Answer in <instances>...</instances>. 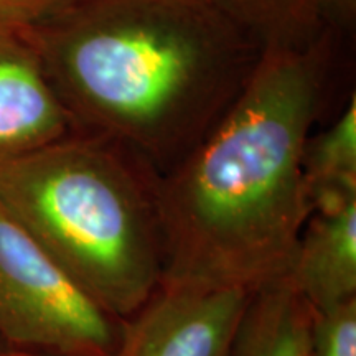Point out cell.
Returning <instances> with one entry per match:
<instances>
[{
	"label": "cell",
	"mask_w": 356,
	"mask_h": 356,
	"mask_svg": "<svg viewBox=\"0 0 356 356\" xmlns=\"http://www.w3.org/2000/svg\"><path fill=\"white\" fill-rule=\"evenodd\" d=\"M332 30L299 50H264L221 121L162 173V284L256 292L286 277L312 207L305 144L337 56Z\"/></svg>",
	"instance_id": "1"
},
{
	"label": "cell",
	"mask_w": 356,
	"mask_h": 356,
	"mask_svg": "<svg viewBox=\"0 0 356 356\" xmlns=\"http://www.w3.org/2000/svg\"><path fill=\"white\" fill-rule=\"evenodd\" d=\"M15 355H22V353H15V351L8 350L7 346L0 341V356H15Z\"/></svg>",
	"instance_id": "14"
},
{
	"label": "cell",
	"mask_w": 356,
	"mask_h": 356,
	"mask_svg": "<svg viewBox=\"0 0 356 356\" xmlns=\"http://www.w3.org/2000/svg\"><path fill=\"white\" fill-rule=\"evenodd\" d=\"M78 132L25 32H0V168Z\"/></svg>",
	"instance_id": "6"
},
{
	"label": "cell",
	"mask_w": 356,
	"mask_h": 356,
	"mask_svg": "<svg viewBox=\"0 0 356 356\" xmlns=\"http://www.w3.org/2000/svg\"><path fill=\"white\" fill-rule=\"evenodd\" d=\"M122 327L0 202V341L15 353L113 356Z\"/></svg>",
	"instance_id": "4"
},
{
	"label": "cell",
	"mask_w": 356,
	"mask_h": 356,
	"mask_svg": "<svg viewBox=\"0 0 356 356\" xmlns=\"http://www.w3.org/2000/svg\"><path fill=\"white\" fill-rule=\"evenodd\" d=\"M15 356H55V355H40V353H22Z\"/></svg>",
	"instance_id": "15"
},
{
	"label": "cell",
	"mask_w": 356,
	"mask_h": 356,
	"mask_svg": "<svg viewBox=\"0 0 356 356\" xmlns=\"http://www.w3.org/2000/svg\"><path fill=\"white\" fill-rule=\"evenodd\" d=\"M160 173L122 142L74 132L0 168V202L119 320L162 284Z\"/></svg>",
	"instance_id": "3"
},
{
	"label": "cell",
	"mask_w": 356,
	"mask_h": 356,
	"mask_svg": "<svg viewBox=\"0 0 356 356\" xmlns=\"http://www.w3.org/2000/svg\"><path fill=\"white\" fill-rule=\"evenodd\" d=\"M246 32L262 50H299L328 32L318 0H198Z\"/></svg>",
	"instance_id": "9"
},
{
	"label": "cell",
	"mask_w": 356,
	"mask_h": 356,
	"mask_svg": "<svg viewBox=\"0 0 356 356\" xmlns=\"http://www.w3.org/2000/svg\"><path fill=\"white\" fill-rule=\"evenodd\" d=\"M25 33L76 131L122 142L160 175L221 121L264 53L198 0H76Z\"/></svg>",
	"instance_id": "2"
},
{
	"label": "cell",
	"mask_w": 356,
	"mask_h": 356,
	"mask_svg": "<svg viewBox=\"0 0 356 356\" xmlns=\"http://www.w3.org/2000/svg\"><path fill=\"white\" fill-rule=\"evenodd\" d=\"M251 293L165 286L124 320L113 356H228Z\"/></svg>",
	"instance_id": "5"
},
{
	"label": "cell",
	"mask_w": 356,
	"mask_h": 356,
	"mask_svg": "<svg viewBox=\"0 0 356 356\" xmlns=\"http://www.w3.org/2000/svg\"><path fill=\"white\" fill-rule=\"evenodd\" d=\"M322 20L335 33L348 32L355 25L356 0H318Z\"/></svg>",
	"instance_id": "13"
},
{
	"label": "cell",
	"mask_w": 356,
	"mask_h": 356,
	"mask_svg": "<svg viewBox=\"0 0 356 356\" xmlns=\"http://www.w3.org/2000/svg\"><path fill=\"white\" fill-rule=\"evenodd\" d=\"M310 356H356V299L314 310Z\"/></svg>",
	"instance_id": "11"
},
{
	"label": "cell",
	"mask_w": 356,
	"mask_h": 356,
	"mask_svg": "<svg viewBox=\"0 0 356 356\" xmlns=\"http://www.w3.org/2000/svg\"><path fill=\"white\" fill-rule=\"evenodd\" d=\"M314 309L280 277L249 296L228 356H310Z\"/></svg>",
	"instance_id": "8"
},
{
	"label": "cell",
	"mask_w": 356,
	"mask_h": 356,
	"mask_svg": "<svg viewBox=\"0 0 356 356\" xmlns=\"http://www.w3.org/2000/svg\"><path fill=\"white\" fill-rule=\"evenodd\" d=\"M76 0H0V32H26Z\"/></svg>",
	"instance_id": "12"
},
{
	"label": "cell",
	"mask_w": 356,
	"mask_h": 356,
	"mask_svg": "<svg viewBox=\"0 0 356 356\" xmlns=\"http://www.w3.org/2000/svg\"><path fill=\"white\" fill-rule=\"evenodd\" d=\"M289 279L315 312L356 299V195L312 207Z\"/></svg>",
	"instance_id": "7"
},
{
	"label": "cell",
	"mask_w": 356,
	"mask_h": 356,
	"mask_svg": "<svg viewBox=\"0 0 356 356\" xmlns=\"http://www.w3.org/2000/svg\"><path fill=\"white\" fill-rule=\"evenodd\" d=\"M302 168L310 207L328 197L356 195L355 95L330 126L309 137Z\"/></svg>",
	"instance_id": "10"
}]
</instances>
